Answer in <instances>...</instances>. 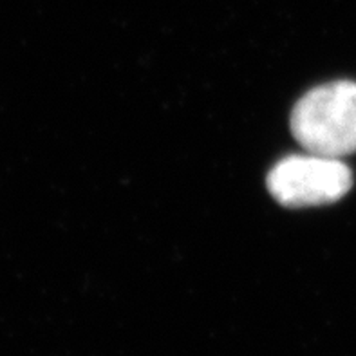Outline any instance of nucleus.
Returning a JSON list of instances; mask_svg holds the SVG:
<instances>
[{
    "label": "nucleus",
    "mask_w": 356,
    "mask_h": 356,
    "mask_svg": "<svg viewBox=\"0 0 356 356\" xmlns=\"http://www.w3.org/2000/svg\"><path fill=\"white\" fill-rule=\"evenodd\" d=\"M266 185L284 207H316L348 194L353 174L342 159L307 152L280 159L268 174Z\"/></svg>",
    "instance_id": "obj_2"
},
{
    "label": "nucleus",
    "mask_w": 356,
    "mask_h": 356,
    "mask_svg": "<svg viewBox=\"0 0 356 356\" xmlns=\"http://www.w3.org/2000/svg\"><path fill=\"white\" fill-rule=\"evenodd\" d=\"M291 132L307 152L342 159L356 152V81L315 87L291 113Z\"/></svg>",
    "instance_id": "obj_1"
}]
</instances>
